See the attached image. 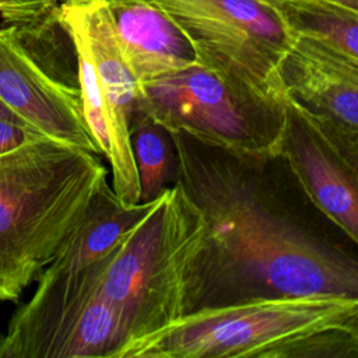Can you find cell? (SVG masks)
<instances>
[{
	"label": "cell",
	"mask_w": 358,
	"mask_h": 358,
	"mask_svg": "<svg viewBox=\"0 0 358 358\" xmlns=\"http://www.w3.org/2000/svg\"><path fill=\"white\" fill-rule=\"evenodd\" d=\"M169 133L176 183L206 228L189 263L183 316L256 299L358 298L351 241L330 231L334 225L308 200L281 155H246L183 130Z\"/></svg>",
	"instance_id": "cell-1"
},
{
	"label": "cell",
	"mask_w": 358,
	"mask_h": 358,
	"mask_svg": "<svg viewBox=\"0 0 358 358\" xmlns=\"http://www.w3.org/2000/svg\"><path fill=\"white\" fill-rule=\"evenodd\" d=\"M108 180L99 155L39 137L0 155V299L17 301Z\"/></svg>",
	"instance_id": "cell-2"
},
{
	"label": "cell",
	"mask_w": 358,
	"mask_h": 358,
	"mask_svg": "<svg viewBox=\"0 0 358 358\" xmlns=\"http://www.w3.org/2000/svg\"><path fill=\"white\" fill-rule=\"evenodd\" d=\"M126 358H358V298L303 295L197 310Z\"/></svg>",
	"instance_id": "cell-3"
},
{
	"label": "cell",
	"mask_w": 358,
	"mask_h": 358,
	"mask_svg": "<svg viewBox=\"0 0 358 358\" xmlns=\"http://www.w3.org/2000/svg\"><path fill=\"white\" fill-rule=\"evenodd\" d=\"M204 229L200 211L175 182L110 252L101 289L124 326L119 358L183 317L186 274Z\"/></svg>",
	"instance_id": "cell-4"
},
{
	"label": "cell",
	"mask_w": 358,
	"mask_h": 358,
	"mask_svg": "<svg viewBox=\"0 0 358 358\" xmlns=\"http://www.w3.org/2000/svg\"><path fill=\"white\" fill-rule=\"evenodd\" d=\"M110 252L83 267H46L0 337V358H119L124 326L101 289Z\"/></svg>",
	"instance_id": "cell-5"
},
{
	"label": "cell",
	"mask_w": 358,
	"mask_h": 358,
	"mask_svg": "<svg viewBox=\"0 0 358 358\" xmlns=\"http://www.w3.org/2000/svg\"><path fill=\"white\" fill-rule=\"evenodd\" d=\"M134 108L168 130L246 155H277L285 120L284 98L249 90L201 64L137 84Z\"/></svg>",
	"instance_id": "cell-6"
},
{
	"label": "cell",
	"mask_w": 358,
	"mask_h": 358,
	"mask_svg": "<svg viewBox=\"0 0 358 358\" xmlns=\"http://www.w3.org/2000/svg\"><path fill=\"white\" fill-rule=\"evenodd\" d=\"M185 34L199 63L256 92L284 98L280 66L295 35L263 0H148Z\"/></svg>",
	"instance_id": "cell-7"
},
{
	"label": "cell",
	"mask_w": 358,
	"mask_h": 358,
	"mask_svg": "<svg viewBox=\"0 0 358 358\" xmlns=\"http://www.w3.org/2000/svg\"><path fill=\"white\" fill-rule=\"evenodd\" d=\"M78 22L91 53L96 83L105 108L108 159L112 190L124 206L140 203V185L130 144V122L137 83L127 69L103 0H67L60 3Z\"/></svg>",
	"instance_id": "cell-8"
},
{
	"label": "cell",
	"mask_w": 358,
	"mask_h": 358,
	"mask_svg": "<svg viewBox=\"0 0 358 358\" xmlns=\"http://www.w3.org/2000/svg\"><path fill=\"white\" fill-rule=\"evenodd\" d=\"M278 144L308 200L352 243H358V162L350 159L294 99L284 96Z\"/></svg>",
	"instance_id": "cell-9"
},
{
	"label": "cell",
	"mask_w": 358,
	"mask_h": 358,
	"mask_svg": "<svg viewBox=\"0 0 358 358\" xmlns=\"http://www.w3.org/2000/svg\"><path fill=\"white\" fill-rule=\"evenodd\" d=\"M280 77L285 95L358 162V59L315 39L295 36L281 62Z\"/></svg>",
	"instance_id": "cell-10"
},
{
	"label": "cell",
	"mask_w": 358,
	"mask_h": 358,
	"mask_svg": "<svg viewBox=\"0 0 358 358\" xmlns=\"http://www.w3.org/2000/svg\"><path fill=\"white\" fill-rule=\"evenodd\" d=\"M0 101L43 136L101 155L84 119L78 87L42 67L8 27H0Z\"/></svg>",
	"instance_id": "cell-11"
},
{
	"label": "cell",
	"mask_w": 358,
	"mask_h": 358,
	"mask_svg": "<svg viewBox=\"0 0 358 358\" xmlns=\"http://www.w3.org/2000/svg\"><path fill=\"white\" fill-rule=\"evenodd\" d=\"M123 60L137 84L200 64L179 27L148 0H103Z\"/></svg>",
	"instance_id": "cell-12"
},
{
	"label": "cell",
	"mask_w": 358,
	"mask_h": 358,
	"mask_svg": "<svg viewBox=\"0 0 358 358\" xmlns=\"http://www.w3.org/2000/svg\"><path fill=\"white\" fill-rule=\"evenodd\" d=\"M155 200L124 206L105 180L73 234L46 267L74 268L98 262L152 208Z\"/></svg>",
	"instance_id": "cell-13"
},
{
	"label": "cell",
	"mask_w": 358,
	"mask_h": 358,
	"mask_svg": "<svg viewBox=\"0 0 358 358\" xmlns=\"http://www.w3.org/2000/svg\"><path fill=\"white\" fill-rule=\"evenodd\" d=\"M130 144L140 185V201H152L176 182V151L171 133L138 108L130 122Z\"/></svg>",
	"instance_id": "cell-14"
},
{
	"label": "cell",
	"mask_w": 358,
	"mask_h": 358,
	"mask_svg": "<svg viewBox=\"0 0 358 358\" xmlns=\"http://www.w3.org/2000/svg\"><path fill=\"white\" fill-rule=\"evenodd\" d=\"M280 11L295 36L358 59V11L329 0H285Z\"/></svg>",
	"instance_id": "cell-15"
},
{
	"label": "cell",
	"mask_w": 358,
	"mask_h": 358,
	"mask_svg": "<svg viewBox=\"0 0 358 358\" xmlns=\"http://www.w3.org/2000/svg\"><path fill=\"white\" fill-rule=\"evenodd\" d=\"M62 0H0V21L21 39L38 36L57 22Z\"/></svg>",
	"instance_id": "cell-16"
},
{
	"label": "cell",
	"mask_w": 358,
	"mask_h": 358,
	"mask_svg": "<svg viewBox=\"0 0 358 358\" xmlns=\"http://www.w3.org/2000/svg\"><path fill=\"white\" fill-rule=\"evenodd\" d=\"M39 137H46L29 124L18 120L0 119V155Z\"/></svg>",
	"instance_id": "cell-17"
},
{
	"label": "cell",
	"mask_w": 358,
	"mask_h": 358,
	"mask_svg": "<svg viewBox=\"0 0 358 358\" xmlns=\"http://www.w3.org/2000/svg\"><path fill=\"white\" fill-rule=\"evenodd\" d=\"M0 119H10V120H18L22 122L14 112H11L1 101H0ZM25 123V122H24Z\"/></svg>",
	"instance_id": "cell-18"
},
{
	"label": "cell",
	"mask_w": 358,
	"mask_h": 358,
	"mask_svg": "<svg viewBox=\"0 0 358 358\" xmlns=\"http://www.w3.org/2000/svg\"><path fill=\"white\" fill-rule=\"evenodd\" d=\"M329 1H333V3H338L341 6H345L351 10H355L358 11V0H329Z\"/></svg>",
	"instance_id": "cell-19"
},
{
	"label": "cell",
	"mask_w": 358,
	"mask_h": 358,
	"mask_svg": "<svg viewBox=\"0 0 358 358\" xmlns=\"http://www.w3.org/2000/svg\"><path fill=\"white\" fill-rule=\"evenodd\" d=\"M263 1H267V3H270V4H274V6H277V7L280 8V6H281L285 0H263Z\"/></svg>",
	"instance_id": "cell-20"
},
{
	"label": "cell",
	"mask_w": 358,
	"mask_h": 358,
	"mask_svg": "<svg viewBox=\"0 0 358 358\" xmlns=\"http://www.w3.org/2000/svg\"><path fill=\"white\" fill-rule=\"evenodd\" d=\"M62 1H64V0H62Z\"/></svg>",
	"instance_id": "cell-21"
}]
</instances>
